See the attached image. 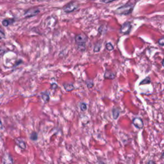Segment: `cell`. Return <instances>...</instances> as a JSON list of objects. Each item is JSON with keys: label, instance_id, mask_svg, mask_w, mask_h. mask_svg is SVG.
I'll return each instance as SVG.
<instances>
[{"label": "cell", "instance_id": "1", "mask_svg": "<svg viewBox=\"0 0 164 164\" xmlns=\"http://www.w3.org/2000/svg\"><path fill=\"white\" fill-rule=\"evenodd\" d=\"M133 10V5L130 3H126L119 7L115 12L119 15H128L132 12Z\"/></svg>", "mask_w": 164, "mask_h": 164}, {"label": "cell", "instance_id": "2", "mask_svg": "<svg viewBox=\"0 0 164 164\" xmlns=\"http://www.w3.org/2000/svg\"><path fill=\"white\" fill-rule=\"evenodd\" d=\"M79 7L78 2L76 1H71L69 3L65 5V6L63 8V10L64 11L65 13H71L73 12L74 11H75L76 10L78 9V8Z\"/></svg>", "mask_w": 164, "mask_h": 164}, {"label": "cell", "instance_id": "3", "mask_svg": "<svg viewBox=\"0 0 164 164\" xmlns=\"http://www.w3.org/2000/svg\"><path fill=\"white\" fill-rule=\"evenodd\" d=\"M131 29H132V24H131V23L128 21L125 22L124 24H122L121 29H120V32L124 35L129 34Z\"/></svg>", "mask_w": 164, "mask_h": 164}, {"label": "cell", "instance_id": "4", "mask_svg": "<svg viewBox=\"0 0 164 164\" xmlns=\"http://www.w3.org/2000/svg\"><path fill=\"white\" fill-rule=\"evenodd\" d=\"M39 12H40V10L39 9H38L37 8H32V9H28V10H26V12H24V16L27 18L32 17H34V16L37 15Z\"/></svg>", "mask_w": 164, "mask_h": 164}, {"label": "cell", "instance_id": "5", "mask_svg": "<svg viewBox=\"0 0 164 164\" xmlns=\"http://www.w3.org/2000/svg\"><path fill=\"white\" fill-rule=\"evenodd\" d=\"M87 40H88V37L83 34H78L75 36V41L76 44L86 43Z\"/></svg>", "mask_w": 164, "mask_h": 164}, {"label": "cell", "instance_id": "6", "mask_svg": "<svg viewBox=\"0 0 164 164\" xmlns=\"http://www.w3.org/2000/svg\"><path fill=\"white\" fill-rule=\"evenodd\" d=\"M132 123L136 128H138V129H142L144 128V122L140 118H139V117H135V118H134L132 121Z\"/></svg>", "mask_w": 164, "mask_h": 164}, {"label": "cell", "instance_id": "7", "mask_svg": "<svg viewBox=\"0 0 164 164\" xmlns=\"http://www.w3.org/2000/svg\"><path fill=\"white\" fill-rule=\"evenodd\" d=\"M116 74L114 73L112 71L106 69L104 74V77L105 79H108V80H114L116 78Z\"/></svg>", "mask_w": 164, "mask_h": 164}, {"label": "cell", "instance_id": "8", "mask_svg": "<svg viewBox=\"0 0 164 164\" xmlns=\"http://www.w3.org/2000/svg\"><path fill=\"white\" fill-rule=\"evenodd\" d=\"M41 96H42V99L44 101V103H47L50 101V95H49L48 92H43L41 93Z\"/></svg>", "mask_w": 164, "mask_h": 164}, {"label": "cell", "instance_id": "9", "mask_svg": "<svg viewBox=\"0 0 164 164\" xmlns=\"http://www.w3.org/2000/svg\"><path fill=\"white\" fill-rule=\"evenodd\" d=\"M15 142L21 149H26V143L24 142L23 140H21V139H16Z\"/></svg>", "mask_w": 164, "mask_h": 164}, {"label": "cell", "instance_id": "10", "mask_svg": "<svg viewBox=\"0 0 164 164\" xmlns=\"http://www.w3.org/2000/svg\"><path fill=\"white\" fill-rule=\"evenodd\" d=\"M64 89L67 92H72L75 89V86H74V85L73 83L64 84Z\"/></svg>", "mask_w": 164, "mask_h": 164}, {"label": "cell", "instance_id": "11", "mask_svg": "<svg viewBox=\"0 0 164 164\" xmlns=\"http://www.w3.org/2000/svg\"><path fill=\"white\" fill-rule=\"evenodd\" d=\"M13 23H14V19H5L2 21V24L4 26L7 27L10 26V24H13Z\"/></svg>", "mask_w": 164, "mask_h": 164}, {"label": "cell", "instance_id": "12", "mask_svg": "<svg viewBox=\"0 0 164 164\" xmlns=\"http://www.w3.org/2000/svg\"><path fill=\"white\" fill-rule=\"evenodd\" d=\"M112 116H113L114 119L117 120V119L119 118V115H120L119 110L116 108H114L112 109Z\"/></svg>", "mask_w": 164, "mask_h": 164}, {"label": "cell", "instance_id": "13", "mask_svg": "<svg viewBox=\"0 0 164 164\" xmlns=\"http://www.w3.org/2000/svg\"><path fill=\"white\" fill-rule=\"evenodd\" d=\"M77 50L79 51H84L86 50V43H82V44H77Z\"/></svg>", "mask_w": 164, "mask_h": 164}, {"label": "cell", "instance_id": "14", "mask_svg": "<svg viewBox=\"0 0 164 164\" xmlns=\"http://www.w3.org/2000/svg\"><path fill=\"white\" fill-rule=\"evenodd\" d=\"M106 31H107V28H106V26H104V25H101V26L99 27V30H98V32H99V34H101V35L105 34V33L106 32Z\"/></svg>", "mask_w": 164, "mask_h": 164}, {"label": "cell", "instance_id": "15", "mask_svg": "<svg viewBox=\"0 0 164 164\" xmlns=\"http://www.w3.org/2000/svg\"><path fill=\"white\" fill-rule=\"evenodd\" d=\"M101 46H102V43L101 42H98L97 43H96L94 46V52H99L101 48Z\"/></svg>", "mask_w": 164, "mask_h": 164}, {"label": "cell", "instance_id": "16", "mask_svg": "<svg viewBox=\"0 0 164 164\" xmlns=\"http://www.w3.org/2000/svg\"><path fill=\"white\" fill-rule=\"evenodd\" d=\"M105 48H106V50H108L109 51H111L114 50V47L112 44L111 42H107L105 44Z\"/></svg>", "mask_w": 164, "mask_h": 164}, {"label": "cell", "instance_id": "17", "mask_svg": "<svg viewBox=\"0 0 164 164\" xmlns=\"http://www.w3.org/2000/svg\"><path fill=\"white\" fill-rule=\"evenodd\" d=\"M30 138L33 141H36L38 139V134L37 132H33L30 136Z\"/></svg>", "mask_w": 164, "mask_h": 164}, {"label": "cell", "instance_id": "18", "mask_svg": "<svg viewBox=\"0 0 164 164\" xmlns=\"http://www.w3.org/2000/svg\"><path fill=\"white\" fill-rule=\"evenodd\" d=\"M150 83H151V79H150V78L148 77V76H147L146 78L141 81L140 85H146V84H149Z\"/></svg>", "mask_w": 164, "mask_h": 164}, {"label": "cell", "instance_id": "19", "mask_svg": "<svg viewBox=\"0 0 164 164\" xmlns=\"http://www.w3.org/2000/svg\"><path fill=\"white\" fill-rule=\"evenodd\" d=\"M5 39V33L1 26H0V40Z\"/></svg>", "mask_w": 164, "mask_h": 164}, {"label": "cell", "instance_id": "20", "mask_svg": "<svg viewBox=\"0 0 164 164\" xmlns=\"http://www.w3.org/2000/svg\"><path fill=\"white\" fill-rule=\"evenodd\" d=\"M86 85L88 88L91 89L93 87H94V82H93V81L92 80H87L86 81Z\"/></svg>", "mask_w": 164, "mask_h": 164}, {"label": "cell", "instance_id": "21", "mask_svg": "<svg viewBox=\"0 0 164 164\" xmlns=\"http://www.w3.org/2000/svg\"><path fill=\"white\" fill-rule=\"evenodd\" d=\"M80 109H81V111H85L87 110V104L84 103H81L80 104Z\"/></svg>", "mask_w": 164, "mask_h": 164}, {"label": "cell", "instance_id": "22", "mask_svg": "<svg viewBox=\"0 0 164 164\" xmlns=\"http://www.w3.org/2000/svg\"><path fill=\"white\" fill-rule=\"evenodd\" d=\"M158 43L159 44V45H160V46H164V39H163V37H162L160 39L158 40Z\"/></svg>", "mask_w": 164, "mask_h": 164}, {"label": "cell", "instance_id": "23", "mask_svg": "<svg viewBox=\"0 0 164 164\" xmlns=\"http://www.w3.org/2000/svg\"><path fill=\"white\" fill-rule=\"evenodd\" d=\"M102 1L103 3H110L116 1V0H102Z\"/></svg>", "mask_w": 164, "mask_h": 164}, {"label": "cell", "instance_id": "24", "mask_svg": "<svg viewBox=\"0 0 164 164\" xmlns=\"http://www.w3.org/2000/svg\"><path fill=\"white\" fill-rule=\"evenodd\" d=\"M51 89H56L57 87H58V85L56 83H52L51 85Z\"/></svg>", "mask_w": 164, "mask_h": 164}, {"label": "cell", "instance_id": "25", "mask_svg": "<svg viewBox=\"0 0 164 164\" xmlns=\"http://www.w3.org/2000/svg\"><path fill=\"white\" fill-rule=\"evenodd\" d=\"M3 129V124L1 121V120H0V130Z\"/></svg>", "mask_w": 164, "mask_h": 164}, {"label": "cell", "instance_id": "26", "mask_svg": "<svg viewBox=\"0 0 164 164\" xmlns=\"http://www.w3.org/2000/svg\"><path fill=\"white\" fill-rule=\"evenodd\" d=\"M148 163H155V162H153V161H149V162H147Z\"/></svg>", "mask_w": 164, "mask_h": 164}, {"label": "cell", "instance_id": "27", "mask_svg": "<svg viewBox=\"0 0 164 164\" xmlns=\"http://www.w3.org/2000/svg\"><path fill=\"white\" fill-rule=\"evenodd\" d=\"M163 62H164V60H162V65L163 67Z\"/></svg>", "mask_w": 164, "mask_h": 164}]
</instances>
